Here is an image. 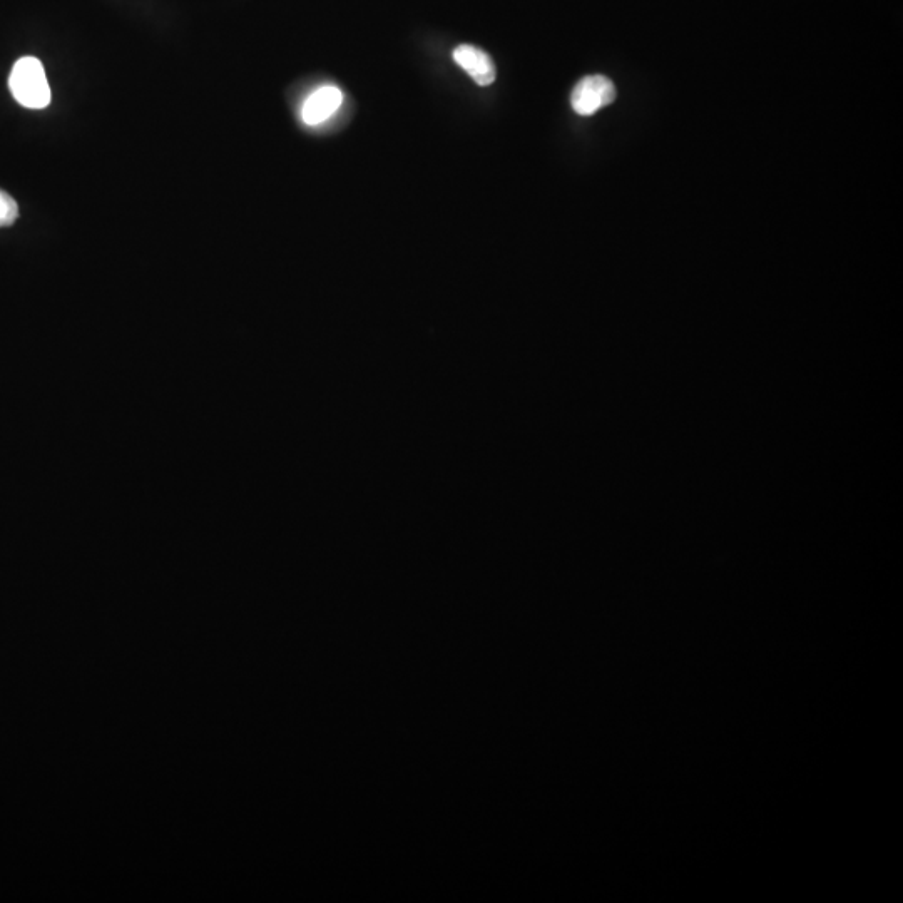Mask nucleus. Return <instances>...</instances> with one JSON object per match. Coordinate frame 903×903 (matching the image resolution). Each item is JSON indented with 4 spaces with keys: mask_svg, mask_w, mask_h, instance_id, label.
Listing matches in <instances>:
<instances>
[{
    "mask_svg": "<svg viewBox=\"0 0 903 903\" xmlns=\"http://www.w3.org/2000/svg\"><path fill=\"white\" fill-rule=\"evenodd\" d=\"M9 87L17 103L27 109H44L51 104V87L46 71L36 57H22L12 67Z\"/></svg>",
    "mask_w": 903,
    "mask_h": 903,
    "instance_id": "nucleus-1",
    "label": "nucleus"
},
{
    "mask_svg": "<svg viewBox=\"0 0 903 903\" xmlns=\"http://www.w3.org/2000/svg\"><path fill=\"white\" fill-rule=\"evenodd\" d=\"M616 99V87L608 77L587 76L577 82L571 94L572 109L581 116H592Z\"/></svg>",
    "mask_w": 903,
    "mask_h": 903,
    "instance_id": "nucleus-2",
    "label": "nucleus"
},
{
    "mask_svg": "<svg viewBox=\"0 0 903 903\" xmlns=\"http://www.w3.org/2000/svg\"><path fill=\"white\" fill-rule=\"evenodd\" d=\"M343 103V92L337 86L318 87L312 96L308 97L303 109H301V119L308 126H318L332 118L337 113Z\"/></svg>",
    "mask_w": 903,
    "mask_h": 903,
    "instance_id": "nucleus-3",
    "label": "nucleus"
},
{
    "mask_svg": "<svg viewBox=\"0 0 903 903\" xmlns=\"http://www.w3.org/2000/svg\"><path fill=\"white\" fill-rule=\"evenodd\" d=\"M454 61L474 79L475 84L485 87L495 81L494 61L479 47L462 44L454 51Z\"/></svg>",
    "mask_w": 903,
    "mask_h": 903,
    "instance_id": "nucleus-4",
    "label": "nucleus"
},
{
    "mask_svg": "<svg viewBox=\"0 0 903 903\" xmlns=\"http://www.w3.org/2000/svg\"><path fill=\"white\" fill-rule=\"evenodd\" d=\"M19 218V206L11 194L0 189V228H6L16 223Z\"/></svg>",
    "mask_w": 903,
    "mask_h": 903,
    "instance_id": "nucleus-5",
    "label": "nucleus"
}]
</instances>
